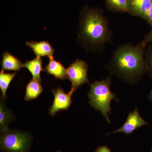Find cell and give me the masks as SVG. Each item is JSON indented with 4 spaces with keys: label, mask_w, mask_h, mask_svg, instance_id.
Wrapping results in <instances>:
<instances>
[{
    "label": "cell",
    "mask_w": 152,
    "mask_h": 152,
    "mask_svg": "<svg viewBox=\"0 0 152 152\" xmlns=\"http://www.w3.org/2000/svg\"><path fill=\"white\" fill-rule=\"evenodd\" d=\"M44 71L48 74L54 76L56 78L64 80L67 78V69L59 62L53 58L50 59V61L45 68Z\"/></svg>",
    "instance_id": "cell-11"
},
{
    "label": "cell",
    "mask_w": 152,
    "mask_h": 152,
    "mask_svg": "<svg viewBox=\"0 0 152 152\" xmlns=\"http://www.w3.org/2000/svg\"><path fill=\"white\" fill-rule=\"evenodd\" d=\"M24 67L27 68L31 74L33 79L41 83V72L43 71L42 61L40 57L37 56L34 59L28 61L23 64Z\"/></svg>",
    "instance_id": "cell-12"
},
{
    "label": "cell",
    "mask_w": 152,
    "mask_h": 152,
    "mask_svg": "<svg viewBox=\"0 0 152 152\" xmlns=\"http://www.w3.org/2000/svg\"><path fill=\"white\" fill-rule=\"evenodd\" d=\"M107 8L112 12H127L128 0H105Z\"/></svg>",
    "instance_id": "cell-14"
},
{
    "label": "cell",
    "mask_w": 152,
    "mask_h": 152,
    "mask_svg": "<svg viewBox=\"0 0 152 152\" xmlns=\"http://www.w3.org/2000/svg\"><path fill=\"white\" fill-rule=\"evenodd\" d=\"M52 91L54 96V100L53 105L49 109V113L50 115L54 116L58 112L68 110L70 107L72 103V95L73 93L70 91L66 94L60 87L53 90Z\"/></svg>",
    "instance_id": "cell-6"
},
{
    "label": "cell",
    "mask_w": 152,
    "mask_h": 152,
    "mask_svg": "<svg viewBox=\"0 0 152 152\" xmlns=\"http://www.w3.org/2000/svg\"><path fill=\"white\" fill-rule=\"evenodd\" d=\"M16 74V72L6 73L4 72V71H1L0 73V88L3 98L5 97L7 90Z\"/></svg>",
    "instance_id": "cell-15"
},
{
    "label": "cell",
    "mask_w": 152,
    "mask_h": 152,
    "mask_svg": "<svg viewBox=\"0 0 152 152\" xmlns=\"http://www.w3.org/2000/svg\"></svg>",
    "instance_id": "cell-21"
},
{
    "label": "cell",
    "mask_w": 152,
    "mask_h": 152,
    "mask_svg": "<svg viewBox=\"0 0 152 152\" xmlns=\"http://www.w3.org/2000/svg\"></svg>",
    "instance_id": "cell-22"
},
{
    "label": "cell",
    "mask_w": 152,
    "mask_h": 152,
    "mask_svg": "<svg viewBox=\"0 0 152 152\" xmlns=\"http://www.w3.org/2000/svg\"><path fill=\"white\" fill-rule=\"evenodd\" d=\"M88 66L83 60L77 59L67 69V79L72 83L70 91L74 93L79 87L88 83Z\"/></svg>",
    "instance_id": "cell-5"
},
{
    "label": "cell",
    "mask_w": 152,
    "mask_h": 152,
    "mask_svg": "<svg viewBox=\"0 0 152 152\" xmlns=\"http://www.w3.org/2000/svg\"><path fill=\"white\" fill-rule=\"evenodd\" d=\"M148 124V123L141 116L138 110L136 108L134 111L129 113L124 124L121 128L108 134L119 132L130 134L139 128Z\"/></svg>",
    "instance_id": "cell-7"
},
{
    "label": "cell",
    "mask_w": 152,
    "mask_h": 152,
    "mask_svg": "<svg viewBox=\"0 0 152 152\" xmlns=\"http://www.w3.org/2000/svg\"><path fill=\"white\" fill-rule=\"evenodd\" d=\"M11 115L7 110L3 102H1L0 105V128L1 132L8 129L7 127L11 119Z\"/></svg>",
    "instance_id": "cell-16"
},
{
    "label": "cell",
    "mask_w": 152,
    "mask_h": 152,
    "mask_svg": "<svg viewBox=\"0 0 152 152\" xmlns=\"http://www.w3.org/2000/svg\"><path fill=\"white\" fill-rule=\"evenodd\" d=\"M26 45L32 50L37 56H47L49 59L53 58L55 50L48 42H27Z\"/></svg>",
    "instance_id": "cell-9"
},
{
    "label": "cell",
    "mask_w": 152,
    "mask_h": 152,
    "mask_svg": "<svg viewBox=\"0 0 152 152\" xmlns=\"http://www.w3.org/2000/svg\"><path fill=\"white\" fill-rule=\"evenodd\" d=\"M149 99H150L151 100V101L152 102V90H151V93H150L149 95Z\"/></svg>",
    "instance_id": "cell-20"
},
{
    "label": "cell",
    "mask_w": 152,
    "mask_h": 152,
    "mask_svg": "<svg viewBox=\"0 0 152 152\" xmlns=\"http://www.w3.org/2000/svg\"><path fill=\"white\" fill-rule=\"evenodd\" d=\"M148 23L151 26V31L148 34L145 36L144 39L141 42L143 46L146 48L148 45L152 43V6L148 14Z\"/></svg>",
    "instance_id": "cell-18"
},
{
    "label": "cell",
    "mask_w": 152,
    "mask_h": 152,
    "mask_svg": "<svg viewBox=\"0 0 152 152\" xmlns=\"http://www.w3.org/2000/svg\"><path fill=\"white\" fill-rule=\"evenodd\" d=\"M111 77H107L101 81H96L90 84V90L88 94L91 106L99 111L110 124L109 115L110 113L111 103L113 99L117 100L115 95L111 91Z\"/></svg>",
    "instance_id": "cell-3"
},
{
    "label": "cell",
    "mask_w": 152,
    "mask_h": 152,
    "mask_svg": "<svg viewBox=\"0 0 152 152\" xmlns=\"http://www.w3.org/2000/svg\"><path fill=\"white\" fill-rule=\"evenodd\" d=\"M1 63L2 71H18L24 67V64L8 52L3 53Z\"/></svg>",
    "instance_id": "cell-10"
},
{
    "label": "cell",
    "mask_w": 152,
    "mask_h": 152,
    "mask_svg": "<svg viewBox=\"0 0 152 152\" xmlns=\"http://www.w3.org/2000/svg\"><path fill=\"white\" fill-rule=\"evenodd\" d=\"M152 6V0H128V13L148 22V14Z\"/></svg>",
    "instance_id": "cell-8"
},
{
    "label": "cell",
    "mask_w": 152,
    "mask_h": 152,
    "mask_svg": "<svg viewBox=\"0 0 152 152\" xmlns=\"http://www.w3.org/2000/svg\"><path fill=\"white\" fill-rule=\"evenodd\" d=\"M95 152H111L110 149L106 146L99 147Z\"/></svg>",
    "instance_id": "cell-19"
},
{
    "label": "cell",
    "mask_w": 152,
    "mask_h": 152,
    "mask_svg": "<svg viewBox=\"0 0 152 152\" xmlns=\"http://www.w3.org/2000/svg\"><path fill=\"white\" fill-rule=\"evenodd\" d=\"M113 31L108 20L102 12L96 9H86L82 12L78 36L84 48L102 53L107 44L113 43Z\"/></svg>",
    "instance_id": "cell-2"
},
{
    "label": "cell",
    "mask_w": 152,
    "mask_h": 152,
    "mask_svg": "<svg viewBox=\"0 0 152 152\" xmlns=\"http://www.w3.org/2000/svg\"><path fill=\"white\" fill-rule=\"evenodd\" d=\"M42 91L43 88L40 83L33 78L27 86L25 100L29 101L34 99L37 98Z\"/></svg>",
    "instance_id": "cell-13"
},
{
    "label": "cell",
    "mask_w": 152,
    "mask_h": 152,
    "mask_svg": "<svg viewBox=\"0 0 152 152\" xmlns=\"http://www.w3.org/2000/svg\"><path fill=\"white\" fill-rule=\"evenodd\" d=\"M1 146L6 152H28L31 138L26 133L7 129L1 132Z\"/></svg>",
    "instance_id": "cell-4"
},
{
    "label": "cell",
    "mask_w": 152,
    "mask_h": 152,
    "mask_svg": "<svg viewBox=\"0 0 152 152\" xmlns=\"http://www.w3.org/2000/svg\"><path fill=\"white\" fill-rule=\"evenodd\" d=\"M148 45L145 52L146 67L147 72L152 78V43Z\"/></svg>",
    "instance_id": "cell-17"
},
{
    "label": "cell",
    "mask_w": 152,
    "mask_h": 152,
    "mask_svg": "<svg viewBox=\"0 0 152 152\" xmlns=\"http://www.w3.org/2000/svg\"><path fill=\"white\" fill-rule=\"evenodd\" d=\"M145 50L141 42L119 45L113 52L105 68L110 75L129 84L137 83L147 72Z\"/></svg>",
    "instance_id": "cell-1"
}]
</instances>
